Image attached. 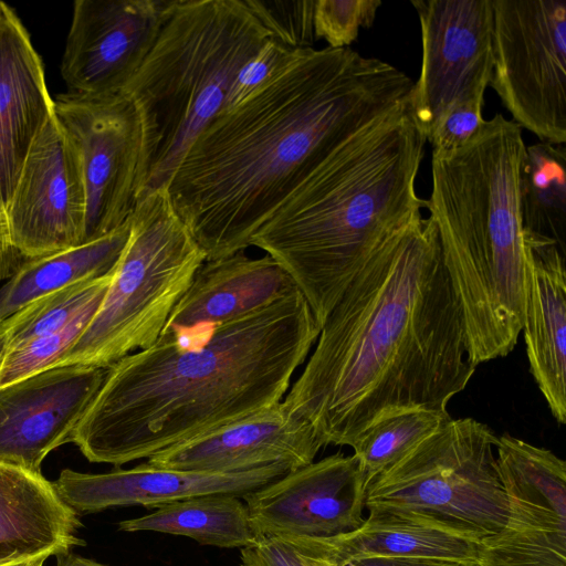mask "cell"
I'll return each mask as SVG.
<instances>
[{
    "label": "cell",
    "mask_w": 566,
    "mask_h": 566,
    "mask_svg": "<svg viewBox=\"0 0 566 566\" xmlns=\"http://www.w3.org/2000/svg\"><path fill=\"white\" fill-rule=\"evenodd\" d=\"M476 367L437 228L421 217L349 283L282 403L324 446L352 447L391 415L448 412Z\"/></svg>",
    "instance_id": "6da1fadb"
},
{
    "label": "cell",
    "mask_w": 566,
    "mask_h": 566,
    "mask_svg": "<svg viewBox=\"0 0 566 566\" xmlns=\"http://www.w3.org/2000/svg\"><path fill=\"white\" fill-rule=\"evenodd\" d=\"M415 81L352 48L306 49L195 138L168 186L171 205L206 255L251 239L342 142L410 101Z\"/></svg>",
    "instance_id": "7a4b0ae2"
},
{
    "label": "cell",
    "mask_w": 566,
    "mask_h": 566,
    "mask_svg": "<svg viewBox=\"0 0 566 566\" xmlns=\"http://www.w3.org/2000/svg\"><path fill=\"white\" fill-rule=\"evenodd\" d=\"M319 332L297 287L220 325L165 328L108 367L70 442L118 468L241 420L283 400Z\"/></svg>",
    "instance_id": "3957f363"
},
{
    "label": "cell",
    "mask_w": 566,
    "mask_h": 566,
    "mask_svg": "<svg viewBox=\"0 0 566 566\" xmlns=\"http://www.w3.org/2000/svg\"><path fill=\"white\" fill-rule=\"evenodd\" d=\"M426 143L410 101L399 105L335 147L251 239L321 327L378 248L422 217L416 179Z\"/></svg>",
    "instance_id": "277c9868"
},
{
    "label": "cell",
    "mask_w": 566,
    "mask_h": 566,
    "mask_svg": "<svg viewBox=\"0 0 566 566\" xmlns=\"http://www.w3.org/2000/svg\"><path fill=\"white\" fill-rule=\"evenodd\" d=\"M522 128L502 114L449 157L431 159L426 208L461 304L473 363L510 354L523 328L525 251L518 202Z\"/></svg>",
    "instance_id": "5b68a950"
},
{
    "label": "cell",
    "mask_w": 566,
    "mask_h": 566,
    "mask_svg": "<svg viewBox=\"0 0 566 566\" xmlns=\"http://www.w3.org/2000/svg\"><path fill=\"white\" fill-rule=\"evenodd\" d=\"M272 34L245 0H175L123 95L139 116L136 201L167 186L220 112L239 71Z\"/></svg>",
    "instance_id": "8992f818"
},
{
    "label": "cell",
    "mask_w": 566,
    "mask_h": 566,
    "mask_svg": "<svg viewBox=\"0 0 566 566\" xmlns=\"http://www.w3.org/2000/svg\"><path fill=\"white\" fill-rule=\"evenodd\" d=\"M205 261L166 189L139 198L107 291L84 332L55 366L109 367L150 347Z\"/></svg>",
    "instance_id": "52a82bcc"
},
{
    "label": "cell",
    "mask_w": 566,
    "mask_h": 566,
    "mask_svg": "<svg viewBox=\"0 0 566 566\" xmlns=\"http://www.w3.org/2000/svg\"><path fill=\"white\" fill-rule=\"evenodd\" d=\"M496 442L485 423L450 417L369 482L365 509L423 516L481 542L501 530L506 512Z\"/></svg>",
    "instance_id": "ba28073f"
},
{
    "label": "cell",
    "mask_w": 566,
    "mask_h": 566,
    "mask_svg": "<svg viewBox=\"0 0 566 566\" xmlns=\"http://www.w3.org/2000/svg\"><path fill=\"white\" fill-rule=\"evenodd\" d=\"M490 85L521 128L566 143V0H492Z\"/></svg>",
    "instance_id": "9c48e42d"
},
{
    "label": "cell",
    "mask_w": 566,
    "mask_h": 566,
    "mask_svg": "<svg viewBox=\"0 0 566 566\" xmlns=\"http://www.w3.org/2000/svg\"><path fill=\"white\" fill-rule=\"evenodd\" d=\"M506 501L501 530L481 539L475 566H566V463L504 433L495 446Z\"/></svg>",
    "instance_id": "30bf717a"
},
{
    "label": "cell",
    "mask_w": 566,
    "mask_h": 566,
    "mask_svg": "<svg viewBox=\"0 0 566 566\" xmlns=\"http://www.w3.org/2000/svg\"><path fill=\"white\" fill-rule=\"evenodd\" d=\"M53 99L54 115L81 163L86 195V243L119 228L134 210L140 120L133 102L123 94L64 93Z\"/></svg>",
    "instance_id": "8fae6325"
},
{
    "label": "cell",
    "mask_w": 566,
    "mask_h": 566,
    "mask_svg": "<svg viewBox=\"0 0 566 566\" xmlns=\"http://www.w3.org/2000/svg\"><path fill=\"white\" fill-rule=\"evenodd\" d=\"M422 57L410 98L411 114L429 137L453 105L484 101L493 67L492 0H412Z\"/></svg>",
    "instance_id": "7c38bea8"
},
{
    "label": "cell",
    "mask_w": 566,
    "mask_h": 566,
    "mask_svg": "<svg viewBox=\"0 0 566 566\" xmlns=\"http://www.w3.org/2000/svg\"><path fill=\"white\" fill-rule=\"evenodd\" d=\"M86 195L77 151L55 115L32 144L7 208L23 259L83 244Z\"/></svg>",
    "instance_id": "4fadbf2b"
},
{
    "label": "cell",
    "mask_w": 566,
    "mask_h": 566,
    "mask_svg": "<svg viewBox=\"0 0 566 566\" xmlns=\"http://www.w3.org/2000/svg\"><path fill=\"white\" fill-rule=\"evenodd\" d=\"M175 0H76L61 60L67 93L122 94Z\"/></svg>",
    "instance_id": "5bb4252c"
},
{
    "label": "cell",
    "mask_w": 566,
    "mask_h": 566,
    "mask_svg": "<svg viewBox=\"0 0 566 566\" xmlns=\"http://www.w3.org/2000/svg\"><path fill=\"white\" fill-rule=\"evenodd\" d=\"M366 481L357 458L336 453L244 494L258 537L325 538L363 522Z\"/></svg>",
    "instance_id": "9a60e30c"
},
{
    "label": "cell",
    "mask_w": 566,
    "mask_h": 566,
    "mask_svg": "<svg viewBox=\"0 0 566 566\" xmlns=\"http://www.w3.org/2000/svg\"><path fill=\"white\" fill-rule=\"evenodd\" d=\"M107 370L55 366L0 389V463L41 473L45 457L70 442Z\"/></svg>",
    "instance_id": "2e32d148"
},
{
    "label": "cell",
    "mask_w": 566,
    "mask_h": 566,
    "mask_svg": "<svg viewBox=\"0 0 566 566\" xmlns=\"http://www.w3.org/2000/svg\"><path fill=\"white\" fill-rule=\"evenodd\" d=\"M324 443L314 428L282 401L149 458L157 468L241 472L274 463L292 470L314 462Z\"/></svg>",
    "instance_id": "e0dca14e"
},
{
    "label": "cell",
    "mask_w": 566,
    "mask_h": 566,
    "mask_svg": "<svg viewBox=\"0 0 566 566\" xmlns=\"http://www.w3.org/2000/svg\"><path fill=\"white\" fill-rule=\"evenodd\" d=\"M291 470L285 463H274L241 472H195L157 468L146 462L132 469L116 468L102 474L65 469L52 483L60 497L80 514L113 506L159 507L216 493L242 497Z\"/></svg>",
    "instance_id": "ac0fdd59"
},
{
    "label": "cell",
    "mask_w": 566,
    "mask_h": 566,
    "mask_svg": "<svg viewBox=\"0 0 566 566\" xmlns=\"http://www.w3.org/2000/svg\"><path fill=\"white\" fill-rule=\"evenodd\" d=\"M53 115L42 59L15 10L0 1V200L6 211L28 153Z\"/></svg>",
    "instance_id": "d6986e66"
},
{
    "label": "cell",
    "mask_w": 566,
    "mask_h": 566,
    "mask_svg": "<svg viewBox=\"0 0 566 566\" xmlns=\"http://www.w3.org/2000/svg\"><path fill=\"white\" fill-rule=\"evenodd\" d=\"M525 311L522 331L530 371L552 416L566 423V268L549 240L523 234Z\"/></svg>",
    "instance_id": "ffe728a7"
},
{
    "label": "cell",
    "mask_w": 566,
    "mask_h": 566,
    "mask_svg": "<svg viewBox=\"0 0 566 566\" xmlns=\"http://www.w3.org/2000/svg\"><path fill=\"white\" fill-rule=\"evenodd\" d=\"M77 513L41 473L0 463V566H14L84 545Z\"/></svg>",
    "instance_id": "44dd1931"
},
{
    "label": "cell",
    "mask_w": 566,
    "mask_h": 566,
    "mask_svg": "<svg viewBox=\"0 0 566 566\" xmlns=\"http://www.w3.org/2000/svg\"><path fill=\"white\" fill-rule=\"evenodd\" d=\"M294 287L289 274L268 254L250 258L240 251L205 261L164 329L220 325L271 304Z\"/></svg>",
    "instance_id": "7402d4cb"
},
{
    "label": "cell",
    "mask_w": 566,
    "mask_h": 566,
    "mask_svg": "<svg viewBox=\"0 0 566 566\" xmlns=\"http://www.w3.org/2000/svg\"><path fill=\"white\" fill-rule=\"evenodd\" d=\"M333 566L375 557H427L475 566L480 541L423 516L370 510L363 524L346 534L325 538L289 537Z\"/></svg>",
    "instance_id": "603a6c76"
},
{
    "label": "cell",
    "mask_w": 566,
    "mask_h": 566,
    "mask_svg": "<svg viewBox=\"0 0 566 566\" xmlns=\"http://www.w3.org/2000/svg\"><path fill=\"white\" fill-rule=\"evenodd\" d=\"M128 234L129 218L96 240L49 255L24 259L0 289V322L44 295L112 272Z\"/></svg>",
    "instance_id": "cb8c5ba5"
},
{
    "label": "cell",
    "mask_w": 566,
    "mask_h": 566,
    "mask_svg": "<svg viewBox=\"0 0 566 566\" xmlns=\"http://www.w3.org/2000/svg\"><path fill=\"white\" fill-rule=\"evenodd\" d=\"M118 528L182 535L222 548H244L259 538L241 497L226 493L171 502L148 515L119 522Z\"/></svg>",
    "instance_id": "d4e9b609"
},
{
    "label": "cell",
    "mask_w": 566,
    "mask_h": 566,
    "mask_svg": "<svg viewBox=\"0 0 566 566\" xmlns=\"http://www.w3.org/2000/svg\"><path fill=\"white\" fill-rule=\"evenodd\" d=\"M523 234L555 242L566 253V148L538 142L525 147L518 179Z\"/></svg>",
    "instance_id": "484cf974"
},
{
    "label": "cell",
    "mask_w": 566,
    "mask_h": 566,
    "mask_svg": "<svg viewBox=\"0 0 566 566\" xmlns=\"http://www.w3.org/2000/svg\"><path fill=\"white\" fill-rule=\"evenodd\" d=\"M450 418L448 412L410 410L384 418L352 444L366 484L397 462Z\"/></svg>",
    "instance_id": "4316f807"
},
{
    "label": "cell",
    "mask_w": 566,
    "mask_h": 566,
    "mask_svg": "<svg viewBox=\"0 0 566 566\" xmlns=\"http://www.w3.org/2000/svg\"><path fill=\"white\" fill-rule=\"evenodd\" d=\"M113 271L44 295L1 321L8 335L7 349L65 326L90 303L104 297Z\"/></svg>",
    "instance_id": "83f0119b"
},
{
    "label": "cell",
    "mask_w": 566,
    "mask_h": 566,
    "mask_svg": "<svg viewBox=\"0 0 566 566\" xmlns=\"http://www.w3.org/2000/svg\"><path fill=\"white\" fill-rule=\"evenodd\" d=\"M102 300L90 303L62 328L7 349L0 360V389L55 366L84 332Z\"/></svg>",
    "instance_id": "f1b7e54d"
},
{
    "label": "cell",
    "mask_w": 566,
    "mask_h": 566,
    "mask_svg": "<svg viewBox=\"0 0 566 566\" xmlns=\"http://www.w3.org/2000/svg\"><path fill=\"white\" fill-rule=\"evenodd\" d=\"M380 6V0H315L316 40L333 49L349 48L361 28L373 25Z\"/></svg>",
    "instance_id": "f546056e"
},
{
    "label": "cell",
    "mask_w": 566,
    "mask_h": 566,
    "mask_svg": "<svg viewBox=\"0 0 566 566\" xmlns=\"http://www.w3.org/2000/svg\"><path fill=\"white\" fill-rule=\"evenodd\" d=\"M249 8L283 43L296 49H311L314 33L315 0H245Z\"/></svg>",
    "instance_id": "4dcf8cb0"
},
{
    "label": "cell",
    "mask_w": 566,
    "mask_h": 566,
    "mask_svg": "<svg viewBox=\"0 0 566 566\" xmlns=\"http://www.w3.org/2000/svg\"><path fill=\"white\" fill-rule=\"evenodd\" d=\"M305 50L290 46L271 35L239 71L226 108L233 107L251 96L292 64Z\"/></svg>",
    "instance_id": "1f68e13d"
},
{
    "label": "cell",
    "mask_w": 566,
    "mask_h": 566,
    "mask_svg": "<svg viewBox=\"0 0 566 566\" xmlns=\"http://www.w3.org/2000/svg\"><path fill=\"white\" fill-rule=\"evenodd\" d=\"M484 101L470 99L450 107L427 138L432 147V158H444L468 144L482 128Z\"/></svg>",
    "instance_id": "d6a6232c"
},
{
    "label": "cell",
    "mask_w": 566,
    "mask_h": 566,
    "mask_svg": "<svg viewBox=\"0 0 566 566\" xmlns=\"http://www.w3.org/2000/svg\"><path fill=\"white\" fill-rule=\"evenodd\" d=\"M239 566H333L289 537L263 536L241 548Z\"/></svg>",
    "instance_id": "836d02e7"
},
{
    "label": "cell",
    "mask_w": 566,
    "mask_h": 566,
    "mask_svg": "<svg viewBox=\"0 0 566 566\" xmlns=\"http://www.w3.org/2000/svg\"><path fill=\"white\" fill-rule=\"evenodd\" d=\"M337 566H473L470 564L427 557H387L375 556L345 562Z\"/></svg>",
    "instance_id": "e575fe53"
},
{
    "label": "cell",
    "mask_w": 566,
    "mask_h": 566,
    "mask_svg": "<svg viewBox=\"0 0 566 566\" xmlns=\"http://www.w3.org/2000/svg\"><path fill=\"white\" fill-rule=\"evenodd\" d=\"M23 260L11 243L7 211L0 200V280L11 277Z\"/></svg>",
    "instance_id": "d590c367"
},
{
    "label": "cell",
    "mask_w": 566,
    "mask_h": 566,
    "mask_svg": "<svg viewBox=\"0 0 566 566\" xmlns=\"http://www.w3.org/2000/svg\"><path fill=\"white\" fill-rule=\"evenodd\" d=\"M56 566H105L92 559L84 558L71 551L56 555Z\"/></svg>",
    "instance_id": "8d00e7d4"
},
{
    "label": "cell",
    "mask_w": 566,
    "mask_h": 566,
    "mask_svg": "<svg viewBox=\"0 0 566 566\" xmlns=\"http://www.w3.org/2000/svg\"><path fill=\"white\" fill-rule=\"evenodd\" d=\"M8 335L4 327L0 323V360L7 350Z\"/></svg>",
    "instance_id": "74e56055"
},
{
    "label": "cell",
    "mask_w": 566,
    "mask_h": 566,
    "mask_svg": "<svg viewBox=\"0 0 566 566\" xmlns=\"http://www.w3.org/2000/svg\"><path fill=\"white\" fill-rule=\"evenodd\" d=\"M46 557H40L14 566H43Z\"/></svg>",
    "instance_id": "f35d334b"
}]
</instances>
